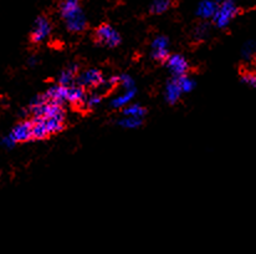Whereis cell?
Here are the masks:
<instances>
[{
  "label": "cell",
  "mask_w": 256,
  "mask_h": 254,
  "mask_svg": "<svg viewBox=\"0 0 256 254\" xmlns=\"http://www.w3.org/2000/svg\"><path fill=\"white\" fill-rule=\"evenodd\" d=\"M183 94L180 86H179V83L176 79L172 78V80L167 84V87H166V100L170 105H174L179 100L180 95Z\"/></svg>",
  "instance_id": "9"
},
{
  "label": "cell",
  "mask_w": 256,
  "mask_h": 254,
  "mask_svg": "<svg viewBox=\"0 0 256 254\" xmlns=\"http://www.w3.org/2000/svg\"><path fill=\"white\" fill-rule=\"evenodd\" d=\"M32 127H34V125H32L30 120H22L19 124L15 125L10 135L14 137L16 143L32 141Z\"/></svg>",
  "instance_id": "7"
},
{
  "label": "cell",
  "mask_w": 256,
  "mask_h": 254,
  "mask_svg": "<svg viewBox=\"0 0 256 254\" xmlns=\"http://www.w3.org/2000/svg\"><path fill=\"white\" fill-rule=\"evenodd\" d=\"M117 125L124 128H138L143 125V119H138V117H124V119L117 121Z\"/></svg>",
  "instance_id": "16"
},
{
  "label": "cell",
  "mask_w": 256,
  "mask_h": 254,
  "mask_svg": "<svg viewBox=\"0 0 256 254\" xmlns=\"http://www.w3.org/2000/svg\"><path fill=\"white\" fill-rule=\"evenodd\" d=\"M136 96V89L130 90V91H126L121 96L116 97L114 101L111 102V106L114 109H121V107H124L127 104H130V100H133V97Z\"/></svg>",
  "instance_id": "12"
},
{
  "label": "cell",
  "mask_w": 256,
  "mask_h": 254,
  "mask_svg": "<svg viewBox=\"0 0 256 254\" xmlns=\"http://www.w3.org/2000/svg\"><path fill=\"white\" fill-rule=\"evenodd\" d=\"M167 68L170 69V71L173 75V78L179 79L186 76V73L189 70V65L186 63V60L184 59V56L179 55V54H173L170 56L167 63Z\"/></svg>",
  "instance_id": "6"
},
{
  "label": "cell",
  "mask_w": 256,
  "mask_h": 254,
  "mask_svg": "<svg viewBox=\"0 0 256 254\" xmlns=\"http://www.w3.org/2000/svg\"><path fill=\"white\" fill-rule=\"evenodd\" d=\"M101 101H102V95H98L97 92H94V94H92L91 96L87 97L86 100L87 109H92V107L97 106Z\"/></svg>",
  "instance_id": "21"
},
{
  "label": "cell",
  "mask_w": 256,
  "mask_h": 254,
  "mask_svg": "<svg viewBox=\"0 0 256 254\" xmlns=\"http://www.w3.org/2000/svg\"><path fill=\"white\" fill-rule=\"evenodd\" d=\"M242 81L244 84L249 85L252 87H256V74L255 73H246L242 75Z\"/></svg>",
  "instance_id": "23"
},
{
  "label": "cell",
  "mask_w": 256,
  "mask_h": 254,
  "mask_svg": "<svg viewBox=\"0 0 256 254\" xmlns=\"http://www.w3.org/2000/svg\"><path fill=\"white\" fill-rule=\"evenodd\" d=\"M94 39L98 45H106L108 48H116L121 44V35L110 24H101L94 30Z\"/></svg>",
  "instance_id": "3"
},
{
  "label": "cell",
  "mask_w": 256,
  "mask_h": 254,
  "mask_svg": "<svg viewBox=\"0 0 256 254\" xmlns=\"http://www.w3.org/2000/svg\"><path fill=\"white\" fill-rule=\"evenodd\" d=\"M174 3L173 2H168V0H160V2H154L150 4V14H163L164 12H167L170 7H174Z\"/></svg>",
  "instance_id": "13"
},
{
  "label": "cell",
  "mask_w": 256,
  "mask_h": 254,
  "mask_svg": "<svg viewBox=\"0 0 256 254\" xmlns=\"http://www.w3.org/2000/svg\"><path fill=\"white\" fill-rule=\"evenodd\" d=\"M76 78H78V76L74 73H71V71L66 68L65 70L60 74V76H58V85L71 87L76 84Z\"/></svg>",
  "instance_id": "14"
},
{
  "label": "cell",
  "mask_w": 256,
  "mask_h": 254,
  "mask_svg": "<svg viewBox=\"0 0 256 254\" xmlns=\"http://www.w3.org/2000/svg\"><path fill=\"white\" fill-rule=\"evenodd\" d=\"M46 121L42 122V124L34 125V127H32V140H45V138H48L50 136Z\"/></svg>",
  "instance_id": "15"
},
{
  "label": "cell",
  "mask_w": 256,
  "mask_h": 254,
  "mask_svg": "<svg viewBox=\"0 0 256 254\" xmlns=\"http://www.w3.org/2000/svg\"><path fill=\"white\" fill-rule=\"evenodd\" d=\"M46 125H48V133H50V136L56 135V133L61 132V131L64 130V124L56 121V120H52V119L48 120V121H46Z\"/></svg>",
  "instance_id": "18"
},
{
  "label": "cell",
  "mask_w": 256,
  "mask_h": 254,
  "mask_svg": "<svg viewBox=\"0 0 256 254\" xmlns=\"http://www.w3.org/2000/svg\"><path fill=\"white\" fill-rule=\"evenodd\" d=\"M220 7V3H214V2H202L199 3L198 8H196V17H199L200 19L206 20V19H213L215 14L218 13Z\"/></svg>",
  "instance_id": "8"
},
{
  "label": "cell",
  "mask_w": 256,
  "mask_h": 254,
  "mask_svg": "<svg viewBox=\"0 0 256 254\" xmlns=\"http://www.w3.org/2000/svg\"><path fill=\"white\" fill-rule=\"evenodd\" d=\"M176 80H178L179 86H180L182 91L183 92H190L192 90L196 87V83H194L193 80H190L188 76H183V78H179V79H176Z\"/></svg>",
  "instance_id": "17"
},
{
  "label": "cell",
  "mask_w": 256,
  "mask_h": 254,
  "mask_svg": "<svg viewBox=\"0 0 256 254\" xmlns=\"http://www.w3.org/2000/svg\"><path fill=\"white\" fill-rule=\"evenodd\" d=\"M120 79H121V85L124 87V90H127V91L134 90V81L130 75L124 74V75L120 76Z\"/></svg>",
  "instance_id": "22"
},
{
  "label": "cell",
  "mask_w": 256,
  "mask_h": 254,
  "mask_svg": "<svg viewBox=\"0 0 256 254\" xmlns=\"http://www.w3.org/2000/svg\"><path fill=\"white\" fill-rule=\"evenodd\" d=\"M51 33V24L48 22V19L44 15L36 18L34 24V29H32V35H30V40L34 44L42 43L46 37H48V34Z\"/></svg>",
  "instance_id": "5"
},
{
  "label": "cell",
  "mask_w": 256,
  "mask_h": 254,
  "mask_svg": "<svg viewBox=\"0 0 256 254\" xmlns=\"http://www.w3.org/2000/svg\"><path fill=\"white\" fill-rule=\"evenodd\" d=\"M2 143H4V145L6 146L8 148H12L15 145H16V141H15L14 137H12V136L9 133V136L4 138V141H2Z\"/></svg>",
  "instance_id": "24"
},
{
  "label": "cell",
  "mask_w": 256,
  "mask_h": 254,
  "mask_svg": "<svg viewBox=\"0 0 256 254\" xmlns=\"http://www.w3.org/2000/svg\"><path fill=\"white\" fill-rule=\"evenodd\" d=\"M122 114H124V117H138V119H143V116L147 114V110L140 106V105L134 104L124 107L122 110Z\"/></svg>",
  "instance_id": "11"
},
{
  "label": "cell",
  "mask_w": 256,
  "mask_h": 254,
  "mask_svg": "<svg viewBox=\"0 0 256 254\" xmlns=\"http://www.w3.org/2000/svg\"><path fill=\"white\" fill-rule=\"evenodd\" d=\"M87 100L85 89L81 86H78V85H74V86L70 87V92H68V101L71 102V104L80 105L85 104Z\"/></svg>",
  "instance_id": "10"
},
{
  "label": "cell",
  "mask_w": 256,
  "mask_h": 254,
  "mask_svg": "<svg viewBox=\"0 0 256 254\" xmlns=\"http://www.w3.org/2000/svg\"><path fill=\"white\" fill-rule=\"evenodd\" d=\"M28 63H29L30 66H32V65H35V64L38 63V59H36V58H30Z\"/></svg>",
  "instance_id": "25"
},
{
  "label": "cell",
  "mask_w": 256,
  "mask_h": 254,
  "mask_svg": "<svg viewBox=\"0 0 256 254\" xmlns=\"http://www.w3.org/2000/svg\"><path fill=\"white\" fill-rule=\"evenodd\" d=\"M152 59L156 61H160V63H167L170 59V53L168 50H152Z\"/></svg>",
  "instance_id": "20"
},
{
  "label": "cell",
  "mask_w": 256,
  "mask_h": 254,
  "mask_svg": "<svg viewBox=\"0 0 256 254\" xmlns=\"http://www.w3.org/2000/svg\"><path fill=\"white\" fill-rule=\"evenodd\" d=\"M104 81L106 80H104L101 71L97 69H90L76 78V85L84 89H98L101 85L104 84Z\"/></svg>",
  "instance_id": "4"
},
{
  "label": "cell",
  "mask_w": 256,
  "mask_h": 254,
  "mask_svg": "<svg viewBox=\"0 0 256 254\" xmlns=\"http://www.w3.org/2000/svg\"><path fill=\"white\" fill-rule=\"evenodd\" d=\"M168 38L167 37H157L152 43L153 50H167L168 48Z\"/></svg>",
  "instance_id": "19"
},
{
  "label": "cell",
  "mask_w": 256,
  "mask_h": 254,
  "mask_svg": "<svg viewBox=\"0 0 256 254\" xmlns=\"http://www.w3.org/2000/svg\"><path fill=\"white\" fill-rule=\"evenodd\" d=\"M240 12H242V9L238 8L234 2L220 3L219 10H218L215 17L212 19L213 20V24H215V27L219 28V29H224V28L229 25L232 18L236 17Z\"/></svg>",
  "instance_id": "2"
},
{
  "label": "cell",
  "mask_w": 256,
  "mask_h": 254,
  "mask_svg": "<svg viewBox=\"0 0 256 254\" xmlns=\"http://www.w3.org/2000/svg\"><path fill=\"white\" fill-rule=\"evenodd\" d=\"M60 15L65 20L66 28L70 33H81L86 29L87 20L81 9L80 3L76 0L62 2L58 7Z\"/></svg>",
  "instance_id": "1"
}]
</instances>
